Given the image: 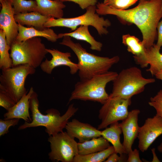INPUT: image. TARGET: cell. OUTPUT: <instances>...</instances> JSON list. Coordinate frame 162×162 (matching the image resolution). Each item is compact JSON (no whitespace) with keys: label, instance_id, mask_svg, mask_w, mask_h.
<instances>
[{"label":"cell","instance_id":"obj_20","mask_svg":"<svg viewBox=\"0 0 162 162\" xmlns=\"http://www.w3.org/2000/svg\"><path fill=\"white\" fill-rule=\"evenodd\" d=\"M51 17L44 16L38 12L19 13L14 15L15 21L18 24L28 27H34L36 29L43 30L44 25Z\"/></svg>","mask_w":162,"mask_h":162},{"label":"cell","instance_id":"obj_4","mask_svg":"<svg viewBox=\"0 0 162 162\" xmlns=\"http://www.w3.org/2000/svg\"><path fill=\"white\" fill-rule=\"evenodd\" d=\"M118 74L116 72L109 71L89 79L80 80L75 84L68 104L76 99L103 104L109 96L106 90V86L108 82L113 81Z\"/></svg>","mask_w":162,"mask_h":162},{"label":"cell","instance_id":"obj_33","mask_svg":"<svg viewBox=\"0 0 162 162\" xmlns=\"http://www.w3.org/2000/svg\"><path fill=\"white\" fill-rule=\"evenodd\" d=\"M127 162H142L140 159L139 151L136 149L132 150L128 154Z\"/></svg>","mask_w":162,"mask_h":162},{"label":"cell","instance_id":"obj_30","mask_svg":"<svg viewBox=\"0 0 162 162\" xmlns=\"http://www.w3.org/2000/svg\"><path fill=\"white\" fill-rule=\"evenodd\" d=\"M19 118L0 120V136L7 134L9 132V129L12 126L17 125L20 120Z\"/></svg>","mask_w":162,"mask_h":162},{"label":"cell","instance_id":"obj_29","mask_svg":"<svg viewBox=\"0 0 162 162\" xmlns=\"http://www.w3.org/2000/svg\"><path fill=\"white\" fill-rule=\"evenodd\" d=\"M149 105L156 110V115L162 118V89H160L154 96L151 97Z\"/></svg>","mask_w":162,"mask_h":162},{"label":"cell","instance_id":"obj_16","mask_svg":"<svg viewBox=\"0 0 162 162\" xmlns=\"http://www.w3.org/2000/svg\"><path fill=\"white\" fill-rule=\"evenodd\" d=\"M160 49L154 44L150 48H146L144 54L134 56L135 62L141 67L144 68L150 65L149 68L146 70L152 76L162 70V54L160 52Z\"/></svg>","mask_w":162,"mask_h":162},{"label":"cell","instance_id":"obj_21","mask_svg":"<svg viewBox=\"0 0 162 162\" xmlns=\"http://www.w3.org/2000/svg\"><path fill=\"white\" fill-rule=\"evenodd\" d=\"M88 27V25H82L73 32L59 34H58V38L67 36L77 40L84 41L89 44L91 50L100 51L103 44L101 42L96 41L91 35Z\"/></svg>","mask_w":162,"mask_h":162},{"label":"cell","instance_id":"obj_3","mask_svg":"<svg viewBox=\"0 0 162 162\" xmlns=\"http://www.w3.org/2000/svg\"><path fill=\"white\" fill-rule=\"evenodd\" d=\"M59 44L69 47L76 55L78 61V74L80 80L89 79L106 72L120 60L118 56L110 58L89 53L79 43L74 42L69 36L63 37Z\"/></svg>","mask_w":162,"mask_h":162},{"label":"cell","instance_id":"obj_14","mask_svg":"<svg viewBox=\"0 0 162 162\" xmlns=\"http://www.w3.org/2000/svg\"><path fill=\"white\" fill-rule=\"evenodd\" d=\"M46 50L52 57L50 60L46 59L40 64L41 69L44 72L48 74H51L54 68L60 66H65L69 67L71 74H74L78 71L77 64L73 62L70 58L71 57L70 52H62L54 49H46Z\"/></svg>","mask_w":162,"mask_h":162},{"label":"cell","instance_id":"obj_12","mask_svg":"<svg viewBox=\"0 0 162 162\" xmlns=\"http://www.w3.org/2000/svg\"><path fill=\"white\" fill-rule=\"evenodd\" d=\"M0 28L4 32L8 44L10 46L15 41L18 34V24L14 18L11 0L0 1Z\"/></svg>","mask_w":162,"mask_h":162},{"label":"cell","instance_id":"obj_24","mask_svg":"<svg viewBox=\"0 0 162 162\" xmlns=\"http://www.w3.org/2000/svg\"><path fill=\"white\" fill-rule=\"evenodd\" d=\"M115 152V149L110 146L102 151L86 155H76L73 162H102L104 161L112 153Z\"/></svg>","mask_w":162,"mask_h":162},{"label":"cell","instance_id":"obj_15","mask_svg":"<svg viewBox=\"0 0 162 162\" xmlns=\"http://www.w3.org/2000/svg\"><path fill=\"white\" fill-rule=\"evenodd\" d=\"M65 128L69 135L73 138L77 139L80 143L102 136L101 131L89 124L80 122L76 119L68 122Z\"/></svg>","mask_w":162,"mask_h":162},{"label":"cell","instance_id":"obj_8","mask_svg":"<svg viewBox=\"0 0 162 162\" xmlns=\"http://www.w3.org/2000/svg\"><path fill=\"white\" fill-rule=\"evenodd\" d=\"M96 8V5L90 6L86 9L84 14L75 17L56 19L51 17L45 23L44 27H64L74 31L79 26H91L96 29L99 35H106L108 33L106 28L111 26V22L108 19L100 17Z\"/></svg>","mask_w":162,"mask_h":162},{"label":"cell","instance_id":"obj_26","mask_svg":"<svg viewBox=\"0 0 162 162\" xmlns=\"http://www.w3.org/2000/svg\"><path fill=\"white\" fill-rule=\"evenodd\" d=\"M122 43L127 46L128 51L134 56H139L145 53L146 48L142 41L134 36L129 34L123 35Z\"/></svg>","mask_w":162,"mask_h":162},{"label":"cell","instance_id":"obj_10","mask_svg":"<svg viewBox=\"0 0 162 162\" xmlns=\"http://www.w3.org/2000/svg\"><path fill=\"white\" fill-rule=\"evenodd\" d=\"M131 103V99L109 96L99 110L98 118L101 122L97 129L100 130L105 128L113 123L125 119L128 115V107Z\"/></svg>","mask_w":162,"mask_h":162},{"label":"cell","instance_id":"obj_18","mask_svg":"<svg viewBox=\"0 0 162 162\" xmlns=\"http://www.w3.org/2000/svg\"><path fill=\"white\" fill-rule=\"evenodd\" d=\"M18 34L15 40L17 42L24 41L34 37H42L49 41L55 42L59 38L58 34L49 28L40 30L33 27H26L19 24H18Z\"/></svg>","mask_w":162,"mask_h":162},{"label":"cell","instance_id":"obj_27","mask_svg":"<svg viewBox=\"0 0 162 162\" xmlns=\"http://www.w3.org/2000/svg\"><path fill=\"white\" fill-rule=\"evenodd\" d=\"M15 14L37 12V3L32 0H11Z\"/></svg>","mask_w":162,"mask_h":162},{"label":"cell","instance_id":"obj_22","mask_svg":"<svg viewBox=\"0 0 162 162\" xmlns=\"http://www.w3.org/2000/svg\"><path fill=\"white\" fill-rule=\"evenodd\" d=\"M122 133L118 122L111 124L109 127H107L101 131L102 136L112 144L115 152L120 155L126 154L123 145L120 141V135Z\"/></svg>","mask_w":162,"mask_h":162},{"label":"cell","instance_id":"obj_19","mask_svg":"<svg viewBox=\"0 0 162 162\" xmlns=\"http://www.w3.org/2000/svg\"><path fill=\"white\" fill-rule=\"evenodd\" d=\"M37 3V12L44 16L56 19L62 18L63 9L66 7L63 2L58 0H35Z\"/></svg>","mask_w":162,"mask_h":162},{"label":"cell","instance_id":"obj_37","mask_svg":"<svg viewBox=\"0 0 162 162\" xmlns=\"http://www.w3.org/2000/svg\"><path fill=\"white\" fill-rule=\"evenodd\" d=\"M154 76L157 79L162 81V70L158 71Z\"/></svg>","mask_w":162,"mask_h":162},{"label":"cell","instance_id":"obj_13","mask_svg":"<svg viewBox=\"0 0 162 162\" xmlns=\"http://www.w3.org/2000/svg\"><path fill=\"white\" fill-rule=\"evenodd\" d=\"M140 112L138 109L131 110L127 117L119 123L123 135L122 144L126 154L132 150V145L138 136L140 128L138 117Z\"/></svg>","mask_w":162,"mask_h":162},{"label":"cell","instance_id":"obj_31","mask_svg":"<svg viewBox=\"0 0 162 162\" xmlns=\"http://www.w3.org/2000/svg\"><path fill=\"white\" fill-rule=\"evenodd\" d=\"M16 103L10 97L4 93L0 92V106L8 111Z\"/></svg>","mask_w":162,"mask_h":162},{"label":"cell","instance_id":"obj_35","mask_svg":"<svg viewBox=\"0 0 162 162\" xmlns=\"http://www.w3.org/2000/svg\"><path fill=\"white\" fill-rule=\"evenodd\" d=\"M158 38L157 44V46L160 48L162 47V19L159 22L157 26Z\"/></svg>","mask_w":162,"mask_h":162},{"label":"cell","instance_id":"obj_6","mask_svg":"<svg viewBox=\"0 0 162 162\" xmlns=\"http://www.w3.org/2000/svg\"><path fill=\"white\" fill-rule=\"evenodd\" d=\"M0 76V92L16 103L27 91L25 82L27 76L34 74L35 69L27 64L2 69Z\"/></svg>","mask_w":162,"mask_h":162},{"label":"cell","instance_id":"obj_23","mask_svg":"<svg viewBox=\"0 0 162 162\" xmlns=\"http://www.w3.org/2000/svg\"><path fill=\"white\" fill-rule=\"evenodd\" d=\"M78 154L86 155L100 152L110 146L109 142L102 136L78 143Z\"/></svg>","mask_w":162,"mask_h":162},{"label":"cell","instance_id":"obj_5","mask_svg":"<svg viewBox=\"0 0 162 162\" xmlns=\"http://www.w3.org/2000/svg\"><path fill=\"white\" fill-rule=\"evenodd\" d=\"M155 81L154 78L144 77L141 70L136 67L123 69L113 81L112 92L109 96L130 99L142 92L146 85Z\"/></svg>","mask_w":162,"mask_h":162},{"label":"cell","instance_id":"obj_25","mask_svg":"<svg viewBox=\"0 0 162 162\" xmlns=\"http://www.w3.org/2000/svg\"><path fill=\"white\" fill-rule=\"evenodd\" d=\"M10 46L6 40L5 33L0 30V68L2 70L13 66V60L9 53Z\"/></svg>","mask_w":162,"mask_h":162},{"label":"cell","instance_id":"obj_34","mask_svg":"<svg viewBox=\"0 0 162 162\" xmlns=\"http://www.w3.org/2000/svg\"><path fill=\"white\" fill-rule=\"evenodd\" d=\"M126 154L120 155L119 156L117 153L114 152L111 154L105 160V162H125L127 161V158L125 156L124 154Z\"/></svg>","mask_w":162,"mask_h":162},{"label":"cell","instance_id":"obj_7","mask_svg":"<svg viewBox=\"0 0 162 162\" xmlns=\"http://www.w3.org/2000/svg\"><path fill=\"white\" fill-rule=\"evenodd\" d=\"M46 49L39 37L22 42L14 41L10 45V53L13 66L27 64L36 68L48 53Z\"/></svg>","mask_w":162,"mask_h":162},{"label":"cell","instance_id":"obj_1","mask_svg":"<svg viewBox=\"0 0 162 162\" xmlns=\"http://www.w3.org/2000/svg\"><path fill=\"white\" fill-rule=\"evenodd\" d=\"M96 6L99 15H114L122 22L137 26L142 33V41L146 48L154 45L157 35V26L162 18L161 0H140L136 6L128 10L113 9L103 3H98Z\"/></svg>","mask_w":162,"mask_h":162},{"label":"cell","instance_id":"obj_36","mask_svg":"<svg viewBox=\"0 0 162 162\" xmlns=\"http://www.w3.org/2000/svg\"><path fill=\"white\" fill-rule=\"evenodd\" d=\"M152 152L153 155V158L152 162H160L155 152V149L154 148H152Z\"/></svg>","mask_w":162,"mask_h":162},{"label":"cell","instance_id":"obj_32","mask_svg":"<svg viewBox=\"0 0 162 162\" xmlns=\"http://www.w3.org/2000/svg\"><path fill=\"white\" fill-rule=\"evenodd\" d=\"M63 2H71L77 4L82 9H86L91 5H95L98 0H58Z\"/></svg>","mask_w":162,"mask_h":162},{"label":"cell","instance_id":"obj_9","mask_svg":"<svg viewBox=\"0 0 162 162\" xmlns=\"http://www.w3.org/2000/svg\"><path fill=\"white\" fill-rule=\"evenodd\" d=\"M48 141L51 148L48 155L52 161L73 162L74 158L78 154V143L67 132L50 136Z\"/></svg>","mask_w":162,"mask_h":162},{"label":"cell","instance_id":"obj_39","mask_svg":"<svg viewBox=\"0 0 162 162\" xmlns=\"http://www.w3.org/2000/svg\"><path fill=\"white\" fill-rule=\"evenodd\" d=\"M161 6H162V0H161Z\"/></svg>","mask_w":162,"mask_h":162},{"label":"cell","instance_id":"obj_38","mask_svg":"<svg viewBox=\"0 0 162 162\" xmlns=\"http://www.w3.org/2000/svg\"><path fill=\"white\" fill-rule=\"evenodd\" d=\"M157 149L160 152L162 153V142L158 146Z\"/></svg>","mask_w":162,"mask_h":162},{"label":"cell","instance_id":"obj_2","mask_svg":"<svg viewBox=\"0 0 162 162\" xmlns=\"http://www.w3.org/2000/svg\"><path fill=\"white\" fill-rule=\"evenodd\" d=\"M39 105L38 94L34 91L29 100V109L32 112V121L29 123L25 122L19 127L18 130L42 126L46 128L45 131L50 136L55 135L63 131L69 120L78 109L72 104L62 116L58 110L53 108L47 110L46 112L47 114L44 115L39 109Z\"/></svg>","mask_w":162,"mask_h":162},{"label":"cell","instance_id":"obj_42","mask_svg":"<svg viewBox=\"0 0 162 162\" xmlns=\"http://www.w3.org/2000/svg\"><path fill=\"white\" fill-rule=\"evenodd\" d=\"M161 54H162V52L161 53Z\"/></svg>","mask_w":162,"mask_h":162},{"label":"cell","instance_id":"obj_17","mask_svg":"<svg viewBox=\"0 0 162 162\" xmlns=\"http://www.w3.org/2000/svg\"><path fill=\"white\" fill-rule=\"evenodd\" d=\"M34 91L33 88L31 87L28 92L24 94L19 101L4 114V119L21 118L25 122L29 123L31 122L32 119L29 112V100Z\"/></svg>","mask_w":162,"mask_h":162},{"label":"cell","instance_id":"obj_40","mask_svg":"<svg viewBox=\"0 0 162 162\" xmlns=\"http://www.w3.org/2000/svg\"><path fill=\"white\" fill-rule=\"evenodd\" d=\"M2 0H0V2L2 1Z\"/></svg>","mask_w":162,"mask_h":162},{"label":"cell","instance_id":"obj_28","mask_svg":"<svg viewBox=\"0 0 162 162\" xmlns=\"http://www.w3.org/2000/svg\"><path fill=\"white\" fill-rule=\"evenodd\" d=\"M138 0H104L103 3L112 9L122 10H126Z\"/></svg>","mask_w":162,"mask_h":162},{"label":"cell","instance_id":"obj_41","mask_svg":"<svg viewBox=\"0 0 162 162\" xmlns=\"http://www.w3.org/2000/svg\"><path fill=\"white\" fill-rule=\"evenodd\" d=\"M147 0L150 1V0Z\"/></svg>","mask_w":162,"mask_h":162},{"label":"cell","instance_id":"obj_11","mask_svg":"<svg viewBox=\"0 0 162 162\" xmlns=\"http://www.w3.org/2000/svg\"><path fill=\"white\" fill-rule=\"evenodd\" d=\"M162 134V118L155 115L147 118L140 127L137 138L138 148L142 152L146 151L157 139Z\"/></svg>","mask_w":162,"mask_h":162}]
</instances>
